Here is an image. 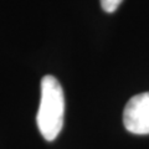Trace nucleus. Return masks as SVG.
I'll list each match as a JSON object with an SVG mask.
<instances>
[{
    "instance_id": "7ed1b4c3",
    "label": "nucleus",
    "mask_w": 149,
    "mask_h": 149,
    "mask_svg": "<svg viewBox=\"0 0 149 149\" xmlns=\"http://www.w3.org/2000/svg\"><path fill=\"white\" fill-rule=\"evenodd\" d=\"M123 0H101V6L106 13H114Z\"/></svg>"
},
{
    "instance_id": "f257e3e1",
    "label": "nucleus",
    "mask_w": 149,
    "mask_h": 149,
    "mask_svg": "<svg viewBox=\"0 0 149 149\" xmlns=\"http://www.w3.org/2000/svg\"><path fill=\"white\" fill-rule=\"evenodd\" d=\"M65 117V96L61 83L51 74L41 80V98L36 116L39 130L46 141L52 142L61 132Z\"/></svg>"
},
{
    "instance_id": "f03ea898",
    "label": "nucleus",
    "mask_w": 149,
    "mask_h": 149,
    "mask_svg": "<svg viewBox=\"0 0 149 149\" xmlns=\"http://www.w3.org/2000/svg\"><path fill=\"white\" fill-rule=\"evenodd\" d=\"M123 124L133 134H149V92L138 93L127 102L123 111Z\"/></svg>"
}]
</instances>
